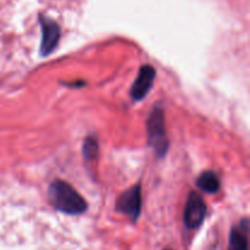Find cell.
<instances>
[{
  "instance_id": "6da1fadb",
  "label": "cell",
  "mask_w": 250,
  "mask_h": 250,
  "mask_svg": "<svg viewBox=\"0 0 250 250\" xmlns=\"http://www.w3.org/2000/svg\"><path fill=\"white\" fill-rule=\"evenodd\" d=\"M48 197L56 210L68 215H80L87 210L84 198L71 185L56 180L49 186Z\"/></svg>"
},
{
  "instance_id": "7a4b0ae2",
  "label": "cell",
  "mask_w": 250,
  "mask_h": 250,
  "mask_svg": "<svg viewBox=\"0 0 250 250\" xmlns=\"http://www.w3.org/2000/svg\"><path fill=\"white\" fill-rule=\"evenodd\" d=\"M149 143L159 156H164L168 149V139L165 131V115L160 106L150 112L148 120Z\"/></svg>"
},
{
  "instance_id": "3957f363",
  "label": "cell",
  "mask_w": 250,
  "mask_h": 250,
  "mask_svg": "<svg viewBox=\"0 0 250 250\" xmlns=\"http://www.w3.org/2000/svg\"><path fill=\"white\" fill-rule=\"evenodd\" d=\"M116 210L127 215L132 220H137L142 210V190L137 185L122 193L116 203Z\"/></svg>"
},
{
  "instance_id": "277c9868",
  "label": "cell",
  "mask_w": 250,
  "mask_h": 250,
  "mask_svg": "<svg viewBox=\"0 0 250 250\" xmlns=\"http://www.w3.org/2000/svg\"><path fill=\"white\" fill-rule=\"evenodd\" d=\"M207 215V205L198 193L192 192L185 209V224L188 229H195L203 224Z\"/></svg>"
},
{
  "instance_id": "5b68a950",
  "label": "cell",
  "mask_w": 250,
  "mask_h": 250,
  "mask_svg": "<svg viewBox=\"0 0 250 250\" xmlns=\"http://www.w3.org/2000/svg\"><path fill=\"white\" fill-rule=\"evenodd\" d=\"M42 44H41V55L48 56L49 54L55 50L56 45L60 39V27L55 21L42 17Z\"/></svg>"
},
{
  "instance_id": "8992f818",
  "label": "cell",
  "mask_w": 250,
  "mask_h": 250,
  "mask_svg": "<svg viewBox=\"0 0 250 250\" xmlns=\"http://www.w3.org/2000/svg\"><path fill=\"white\" fill-rule=\"evenodd\" d=\"M154 80H155V68L150 65L142 66L139 70L138 76H137L136 81L133 82L131 89V97L132 99L138 102L142 100L149 90L153 87Z\"/></svg>"
},
{
  "instance_id": "52a82bcc",
  "label": "cell",
  "mask_w": 250,
  "mask_h": 250,
  "mask_svg": "<svg viewBox=\"0 0 250 250\" xmlns=\"http://www.w3.org/2000/svg\"><path fill=\"white\" fill-rule=\"evenodd\" d=\"M248 232L249 224L247 219L233 227L229 234V250H249Z\"/></svg>"
},
{
  "instance_id": "ba28073f",
  "label": "cell",
  "mask_w": 250,
  "mask_h": 250,
  "mask_svg": "<svg viewBox=\"0 0 250 250\" xmlns=\"http://www.w3.org/2000/svg\"><path fill=\"white\" fill-rule=\"evenodd\" d=\"M197 186L207 193H217L220 189V180L219 176L212 171H205L198 177Z\"/></svg>"
},
{
  "instance_id": "9c48e42d",
  "label": "cell",
  "mask_w": 250,
  "mask_h": 250,
  "mask_svg": "<svg viewBox=\"0 0 250 250\" xmlns=\"http://www.w3.org/2000/svg\"><path fill=\"white\" fill-rule=\"evenodd\" d=\"M98 154V141L94 136H89L85 138L83 144V156L87 161H93L97 158Z\"/></svg>"
}]
</instances>
